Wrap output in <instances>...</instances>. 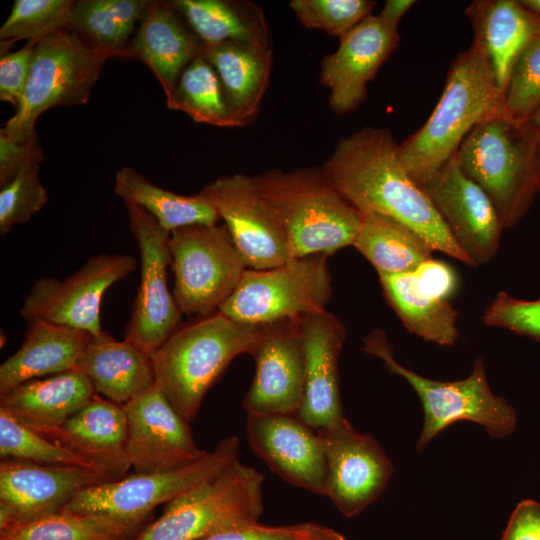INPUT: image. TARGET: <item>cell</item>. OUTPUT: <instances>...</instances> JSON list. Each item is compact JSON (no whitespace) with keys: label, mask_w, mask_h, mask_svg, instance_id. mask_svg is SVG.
Returning <instances> with one entry per match:
<instances>
[{"label":"cell","mask_w":540,"mask_h":540,"mask_svg":"<svg viewBox=\"0 0 540 540\" xmlns=\"http://www.w3.org/2000/svg\"><path fill=\"white\" fill-rule=\"evenodd\" d=\"M255 181L285 230L292 257L329 256L353 246L362 213L340 194L322 167L271 170L255 176Z\"/></svg>","instance_id":"obj_4"},{"label":"cell","mask_w":540,"mask_h":540,"mask_svg":"<svg viewBox=\"0 0 540 540\" xmlns=\"http://www.w3.org/2000/svg\"><path fill=\"white\" fill-rule=\"evenodd\" d=\"M167 107L185 112L197 123L237 127L230 114L220 78L200 52L183 70Z\"/></svg>","instance_id":"obj_36"},{"label":"cell","mask_w":540,"mask_h":540,"mask_svg":"<svg viewBox=\"0 0 540 540\" xmlns=\"http://www.w3.org/2000/svg\"><path fill=\"white\" fill-rule=\"evenodd\" d=\"M249 354L256 370L243 399L247 414H297L305 383L300 318L261 325Z\"/></svg>","instance_id":"obj_16"},{"label":"cell","mask_w":540,"mask_h":540,"mask_svg":"<svg viewBox=\"0 0 540 540\" xmlns=\"http://www.w3.org/2000/svg\"><path fill=\"white\" fill-rule=\"evenodd\" d=\"M252 451L286 482L325 496L327 465L317 431L297 414H247Z\"/></svg>","instance_id":"obj_20"},{"label":"cell","mask_w":540,"mask_h":540,"mask_svg":"<svg viewBox=\"0 0 540 540\" xmlns=\"http://www.w3.org/2000/svg\"><path fill=\"white\" fill-rule=\"evenodd\" d=\"M378 275L410 273L432 258L431 247L414 231L380 214H362L353 243Z\"/></svg>","instance_id":"obj_33"},{"label":"cell","mask_w":540,"mask_h":540,"mask_svg":"<svg viewBox=\"0 0 540 540\" xmlns=\"http://www.w3.org/2000/svg\"><path fill=\"white\" fill-rule=\"evenodd\" d=\"M415 4L413 0H388L380 14H378L386 23L398 27L401 18Z\"/></svg>","instance_id":"obj_48"},{"label":"cell","mask_w":540,"mask_h":540,"mask_svg":"<svg viewBox=\"0 0 540 540\" xmlns=\"http://www.w3.org/2000/svg\"><path fill=\"white\" fill-rule=\"evenodd\" d=\"M260 327L217 311L179 326L151 356L155 384L187 422L232 360L250 353Z\"/></svg>","instance_id":"obj_3"},{"label":"cell","mask_w":540,"mask_h":540,"mask_svg":"<svg viewBox=\"0 0 540 540\" xmlns=\"http://www.w3.org/2000/svg\"><path fill=\"white\" fill-rule=\"evenodd\" d=\"M299 526H300V524H299ZM295 540H302V537H301V529H300V528H299V533H298V535H297V537H296Z\"/></svg>","instance_id":"obj_53"},{"label":"cell","mask_w":540,"mask_h":540,"mask_svg":"<svg viewBox=\"0 0 540 540\" xmlns=\"http://www.w3.org/2000/svg\"><path fill=\"white\" fill-rule=\"evenodd\" d=\"M316 431L327 465L325 497L352 518L385 491L391 460L373 436L354 429L345 417Z\"/></svg>","instance_id":"obj_14"},{"label":"cell","mask_w":540,"mask_h":540,"mask_svg":"<svg viewBox=\"0 0 540 540\" xmlns=\"http://www.w3.org/2000/svg\"><path fill=\"white\" fill-rule=\"evenodd\" d=\"M300 529L302 540H346L337 531L313 522L300 524Z\"/></svg>","instance_id":"obj_49"},{"label":"cell","mask_w":540,"mask_h":540,"mask_svg":"<svg viewBox=\"0 0 540 540\" xmlns=\"http://www.w3.org/2000/svg\"><path fill=\"white\" fill-rule=\"evenodd\" d=\"M142 525L59 510L0 530V540H134Z\"/></svg>","instance_id":"obj_35"},{"label":"cell","mask_w":540,"mask_h":540,"mask_svg":"<svg viewBox=\"0 0 540 540\" xmlns=\"http://www.w3.org/2000/svg\"><path fill=\"white\" fill-rule=\"evenodd\" d=\"M264 475L238 458L213 478L165 504L134 540H201L259 521Z\"/></svg>","instance_id":"obj_7"},{"label":"cell","mask_w":540,"mask_h":540,"mask_svg":"<svg viewBox=\"0 0 540 540\" xmlns=\"http://www.w3.org/2000/svg\"><path fill=\"white\" fill-rule=\"evenodd\" d=\"M0 457L46 465L78 466L105 472L92 460L55 444L2 408H0Z\"/></svg>","instance_id":"obj_37"},{"label":"cell","mask_w":540,"mask_h":540,"mask_svg":"<svg viewBox=\"0 0 540 540\" xmlns=\"http://www.w3.org/2000/svg\"><path fill=\"white\" fill-rule=\"evenodd\" d=\"M375 6L370 0H292L289 7L308 29H320L341 39Z\"/></svg>","instance_id":"obj_40"},{"label":"cell","mask_w":540,"mask_h":540,"mask_svg":"<svg viewBox=\"0 0 540 540\" xmlns=\"http://www.w3.org/2000/svg\"><path fill=\"white\" fill-rule=\"evenodd\" d=\"M299 524L270 526L259 521L228 529L201 540H295Z\"/></svg>","instance_id":"obj_46"},{"label":"cell","mask_w":540,"mask_h":540,"mask_svg":"<svg viewBox=\"0 0 540 540\" xmlns=\"http://www.w3.org/2000/svg\"><path fill=\"white\" fill-rule=\"evenodd\" d=\"M200 54L216 70L236 126L252 123L270 80L271 47L239 41L201 43Z\"/></svg>","instance_id":"obj_27"},{"label":"cell","mask_w":540,"mask_h":540,"mask_svg":"<svg viewBox=\"0 0 540 540\" xmlns=\"http://www.w3.org/2000/svg\"><path fill=\"white\" fill-rule=\"evenodd\" d=\"M97 394L77 368L23 382L0 395V408L37 433L61 426Z\"/></svg>","instance_id":"obj_26"},{"label":"cell","mask_w":540,"mask_h":540,"mask_svg":"<svg viewBox=\"0 0 540 540\" xmlns=\"http://www.w3.org/2000/svg\"><path fill=\"white\" fill-rule=\"evenodd\" d=\"M123 407L128 421L127 455L134 473L176 470L208 453L197 446L189 422L156 384Z\"/></svg>","instance_id":"obj_18"},{"label":"cell","mask_w":540,"mask_h":540,"mask_svg":"<svg viewBox=\"0 0 540 540\" xmlns=\"http://www.w3.org/2000/svg\"><path fill=\"white\" fill-rule=\"evenodd\" d=\"M147 0H80L72 10L69 28L112 57L130 59V35L149 5Z\"/></svg>","instance_id":"obj_34"},{"label":"cell","mask_w":540,"mask_h":540,"mask_svg":"<svg viewBox=\"0 0 540 540\" xmlns=\"http://www.w3.org/2000/svg\"><path fill=\"white\" fill-rule=\"evenodd\" d=\"M137 266L129 254L102 253L64 280L40 277L20 307L27 322L42 320L96 335L102 331L100 313L106 290L131 274Z\"/></svg>","instance_id":"obj_13"},{"label":"cell","mask_w":540,"mask_h":540,"mask_svg":"<svg viewBox=\"0 0 540 540\" xmlns=\"http://www.w3.org/2000/svg\"><path fill=\"white\" fill-rule=\"evenodd\" d=\"M224 221L247 268L263 270L293 258L285 230L255 177L220 176L200 191Z\"/></svg>","instance_id":"obj_15"},{"label":"cell","mask_w":540,"mask_h":540,"mask_svg":"<svg viewBox=\"0 0 540 540\" xmlns=\"http://www.w3.org/2000/svg\"><path fill=\"white\" fill-rule=\"evenodd\" d=\"M526 9L540 18V0L519 1Z\"/></svg>","instance_id":"obj_50"},{"label":"cell","mask_w":540,"mask_h":540,"mask_svg":"<svg viewBox=\"0 0 540 540\" xmlns=\"http://www.w3.org/2000/svg\"><path fill=\"white\" fill-rule=\"evenodd\" d=\"M73 0H15L0 28L1 55L16 41L40 40L69 28Z\"/></svg>","instance_id":"obj_38"},{"label":"cell","mask_w":540,"mask_h":540,"mask_svg":"<svg viewBox=\"0 0 540 540\" xmlns=\"http://www.w3.org/2000/svg\"><path fill=\"white\" fill-rule=\"evenodd\" d=\"M124 204L141 264L140 282L124 339L151 357L180 326L183 315L167 283L170 233L141 206Z\"/></svg>","instance_id":"obj_12"},{"label":"cell","mask_w":540,"mask_h":540,"mask_svg":"<svg viewBox=\"0 0 540 540\" xmlns=\"http://www.w3.org/2000/svg\"><path fill=\"white\" fill-rule=\"evenodd\" d=\"M201 42L166 2L150 1L127 53L144 62L160 82L166 105L179 78L200 52Z\"/></svg>","instance_id":"obj_24"},{"label":"cell","mask_w":540,"mask_h":540,"mask_svg":"<svg viewBox=\"0 0 540 540\" xmlns=\"http://www.w3.org/2000/svg\"><path fill=\"white\" fill-rule=\"evenodd\" d=\"M40 163L23 167L0 189V233L7 234L13 226L28 221L48 201L46 189L39 179Z\"/></svg>","instance_id":"obj_41"},{"label":"cell","mask_w":540,"mask_h":540,"mask_svg":"<svg viewBox=\"0 0 540 540\" xmlns=\"http://www.w3.org/2000/svg\"><path fill=\"white\" fill-rule=\"evenodd\" d=\"M40 435L92 460L114 479L127 476L131 468L124 407L98 394L61 426Z\"/></svg>","instance_id":"obj_23"},{"label":"cell","mask_w":540,"mask_h":540,"mask_svg":"<svg viewBox=\"0 0 540 540\" xmlns=\"http://www.w3.org/2000/svg\"><path fill=\"white\" fill-rule=\"evenodd\" d=\"M539 144L527 122L502 111L476 125L456 153L463 172L492 201L504 228L521 220L538 191Z\"/></svg>","instance_id":"obj_5"},{"label":"cell","mask_w":540,"mask_h":540,"mask_svg":"<svg viewBox=\"0 0 540 540\" xmlns=\"http://www.w3.org/2000/svg\"><path fill=\"white\" fill-rule=\"evenodd\" d=\"M502 111V97L488 59L473 40L452 63L443 93L428 120L398 146L403 166L422 187L455 156L476 125Z\"/></svg>","instance_id":"obj_2"},{"label":"cell","mask_w":540,"mask_h":540,"mask_svg":"<svg viewBox=\"0 0 540 540\" xmlns=\"http://www.w3.org/2000/svg\"><path fill=\"white\" fill-rule=\"evenodd\" d=\"M76 368L89 378L97 394L121 405L144 394L156 382L151 357L104 330L91 336Z\"/></svg>","instance_id":"obj_28"},{"label":"cell","mask_w":540,"mask_h":540,"mask_svg":"<svg viewBox=\"0 0 540 540\" xmlns=\"http://www.w3.org/2000/svg\"><path fill=\"white\" fill-rule=\"evenodd\" d=\"M110 480L89 468L1 459L0 530L57 512L80 491Z\"/></svg>","instance_id":"obj_17"},{"label":"cell","mask_w":540,"mask_h":540,"mask_svg":"<svg viewBox=\"0 0 540 540\" xmlns=\"http://www.w3.org/2000/svg\"><path fill=\"white\" fill-rule=\"evenodd\" d=\"M363 350L381 359L390 372L403 377L419 396L424 422L417 449H423L437 434L461 420L482 425L495 438L515 431L516 411L504 398L491 391L481 358L476 360L467 378L437 381L400 365L381 330H374L365 337Z\"/></svg>","instance_id":"obj_8"},{"label":"cell","mask_w":540,"mask_h":540,"mask_svg":"<svg viewBox=\"0 0 540 540\" xmlns=\"http://www.w3.org/2000/svg\"><path fill=\"white\" fill-rule=\"evenodd\" d=\"M502 100L512 67L540 35V18L514 0H480L466 10Z\"/></svg>","instance_id":"obj_25"},{"label":"cell","mask_w":540,"mask_h":540,"mask_svg":"<svg viewBox=\"0 0 540 540\" xmlns=\"http://www.w3.org/2000/svg\"><path fill=\"white\" fill-rule=\"evenodd\" d=\"M533 131L540 137V108L527 121Z\"/></svg>","instance_id":"obj_51"},{"label":"cell","mask_w":540,"mask_h":540,"mask_svg":"<svg viewBox=\"0 0 540 540\" xmlns=\"http://www.w3.org/2000/svg\"><path fill=\"white\" fill-rule=\"evenodd\" d=\"M240 440L231 435L212 452L185 467L160 473H133L80 491L61 510L102 514L143 525L153 510L209 480L238 458Z\"/></svg>","instance_id":"obj_11"},{"label":"cell","mask_w":540,"mask_h":540,"mask_svg":"<svg viewBox=\"0 0 540 540\" xmlns=\"http://www.w3.org/2000/svg\"><path fill=\"white\" fill-rule=\"evenodd\" d=\"M502 540H540V503L525 499L513 510Z\"/></svg>","instance_id":"obj_45"},{"label":"cell","mask_w":540,"mask_h":540,"mask_svg":"<svg viewBox=\"0 0 540 540\" xmlns=\"http://www.w3.org/2000/svg\"><path fill=\"white\" fill-rule=\"evenodd\" d=\"M398 27L370 14L340 39L338 49L321 61L320 81L337 114L355 110L365 99L367 84L399 44Z\"/></svg>","instance_id":"obj_21"},{"label":"cell","mask_w":540,"mask_h":540,"mask_svg":"<svg viewBox=\"0 0 540 540\" xmlns=\"http://www.w3.org/2000/svg\"><path fill=\"white\" fill-rule=\"evenodd\" d=\"M398 146L390 131L365 127L341 138L322 170L360 213L392 218L418 234L433 251L475 266L403 166Z\"/></svg>","instance_id":"obj_1"},{"label":"cell","mask_w":540,"mask_h":540,"mask_svg":"<svg viewBox=\"0 0 540 540\" xmlns=\"http://www.w3.org/2000/svg\"><path fill=\"white\" fill-rule=\"evenodd\" d=\"M166 3L185 18L202 44L239 41L271 47L265 15L253 2L171 0Z\"/></svg>","instance_id":"obj_30"},{"label":"cell","mask_w":540,"mask_h":540,"mask_svg":"<svg viewBox=\"0 0 540 540\" xmlns=\"http://www.w3.org/2000/svg\"><path fill=\"white\" fill-rule=\"evenodd\" d=\"M539 108L540 35L515 61L502 100L504 114L518 122H527Z\"/></svg>","instance_id":"obj_39"},{"label":"cell","mask_w":540,"mask_h":540,"mask_svg":"<svg viewBox=\"0 0 540 540\" xmlns=\"http://www.w3.org/2000/svg\"><path fill=\"white\" fill-rule=\"evenodd\" d=\"M19 349L0 366V395L28 380L76 368L92 334L50 322H27Z\"/></svg>","instance_id":"obj_29"},{"label":"cell","mask_w":540,"mask_h":540,"mask_svg":"<svg viewBox=\"0 0 540 540\" xmlns=\"http://www.w3.org/2000/svg\"><path fill=\"white\" fill-rule=\"evenodd\" d=\"M173 296L183 314L202 318L219 310L247 266L226 226L190 225L168 239Z\"/></svg>","instance_id":"obj_10"},{"label":"cell","mask_w":540,"mask_h":540,"mask_svg":"<svg viewBox=\"0 0 540 540\" xmlns=\"http://www.w3.org/2000/svg\"><path fill=\"white\" fill-rule=\"evenodd\" d=\"M412 273L425 291L438 298L447 300L457 285L454 271L447 264L433 258L422 263Z\"/></svg>","instance_id":"obj_47"},{"label":"cell","mask_w":540,"mask_h":540,"mask_svg":"<svg viewBox=\"0 0 540 540\" xmlns=\"http://www.w3.org/2000/svg\"><path fill=\"white\" fill-rule=\"evenodd\" d=\"M422 188L475 266L489 262L504 227L492 201L463 172L456 154Z\"/></svg>","instance_id":"obj_19"},{"label":"cell","mask_w":540,"mask_h":540,"mask_svg":"<svg viewBox=\"0 0 540 540\" xmlns=\"http://www.w3.org/2000/svg\"><path fill=\"white\" fill-rule=\"evenodd\" d=\"M114 192L124 202L144 208L169 233L190 225H216L219 215L212 203L201 193L179 195L163 189L125 166L115 175Z\"/></svg>","instance_id":"obj_32"},{"label":"cell","mask_w":540,"mask_h":540,"mask_svg":"<svg viewBox=\"0 0 540 540\" xmlns=\"http://www.w3.org/2000/svg\"><path fill=\"white\" fill-rule=\"evenodd\" d=\"M300 325L305 352V383L297 416L317 430L344 417L338 362L346 330L326 309L302 316Z\"/></svg>","instance_id":"obj_22"},{"label":"cell","mask_w":540,"mask_h":540,"mask_svg":"<svg viewBox=\"0 0 540 540\" xmlns=\"http://www.w3.org/2000/svg\"><path fill=\"white\" fill-rule=\"evenodd\" d=\"M483 322L540 341V299L521 300L501 291L487 306Z\"/></svg>","instance_id":"obj_42"},{"label":"cell","mask_w":540,"mask_h":540,"mask_svg":"<svg viewBox=\"0 0 540 540\" xmlns=\"http://www.w3.org/2000/svg\"><path fill=\"white\" fill-rule=\"evenodd\" d=\"M332 294L328 255L293 257L273 268H247L218 311L250 325H265L325 310Z\"/></svg>","instance_id":"obj_9"},{"label":"cell","mask_w":540,"mask_h":540,"mask_svg":"<svg viewBox=\"0 0 540 540\" xmlns=\"http://www.w3.org/2000/svg\"><path fill=\"white\" fill-rule=\"evenodd\" d=\"M537 188L540 191V144L537 153Z\"/></svg>","instance_id":"obj_52"},{"label":"cell","mask_w":540,"mask_h":540,"mask_svg":"<svg viewBox=\"0 0 540 540\" xmlns=\"http://www.w3.org/2000/svg\"><path fill=\"white\" fill-rule=\"evenodd\" d=\"M383 294L406 329L425 341L452 346L458 338V312L433 296L410 273L379 275Z\"/></svg>","instance_id":"obj_31"},{"label":"cell","mask_w":540,"mask_h":540,"mask_svg":"<svg viewBox=\"0 0 540 540\" xmlns=\"http://www.w3.org/2000/svg\"><path fill=\"white\" fill-rule=\"evenodd\" d=\"M44 160V152L35 133L19 143L0 133V187L11 181L27 164Z\"/></svg>","instance_id":"obj_44"},{"label":"cell","mask_w":540,"mask_h":540,"mask_svg":"<svg viewBox=\"0 0 540 540\" xmlns=\"http://www.w3.org/2000/svg\"><path fill=\"white\" fill-rule=\"evenodd\" d=\"M39 40L34 39L14 52H7L0 58V100L18 108L25 91L34 48Z\"/></svg>","instance_id":"obj_43"},{"label":"cell","mask_w":540,"mask_h":540,"mask_svg":"<svg viewBox=\"0 0 540 540\" xmlns=\"http://www.w3.org/2000/svg\"><path fill=\"white\" fill-rule=\"evenodd\" d=\"M109 58V53L71 28L40 39L20 104L0 133L26 142L36 133V121L44 111L85 104Z\"/></svg>","instance_id":"obj_6"}]
</instances>
